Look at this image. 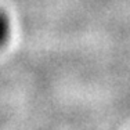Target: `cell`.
Returning <instances> with one entry per match:
<instances>
[{
  "label": "cell",
  "mask_w": 130,
  "mask_h": 130,
  "mask_svg": "<svg viewBox=\"0 0 130 130\" xmlns=\"http://www.w3.org/2000/svg\"><path fill=\"white\" fill-rule=\"evenodd\" d=\"M11 35V22L7 13L3 8H0V48L7 44Z\"/></svg>",
  "instance_id": "obj_1"
}]
</instances>
